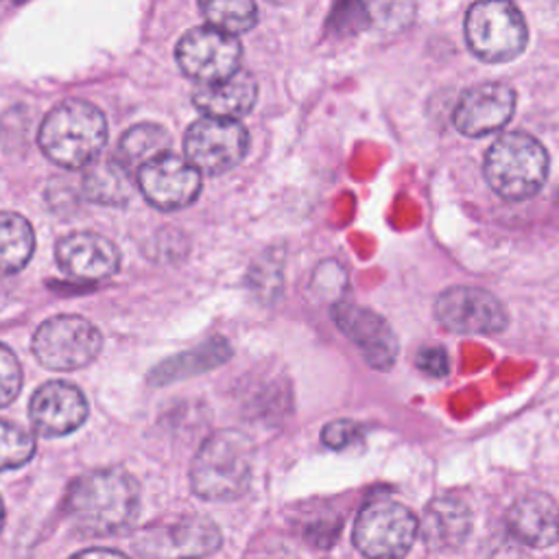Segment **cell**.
Masks as SVG:
<instances>
[{
    "instance_id": "1",
    "label": "cell",
    "mask_w": 559,
    "mask_h": 559,
    "mask_svg": "<svg viewBox=\"0 0 559 559\" xmlns=\"http://www.w3.org/2000/svg\"><path fill=\"white\" fill-rule=\"evenodd\" d=\"M63 511L83 535H118L133 524L140 511V485L122 467L87 472L68 487Z\"/></svg>"
},
{
    "instance_id": "2",
    "label": "cell",
    "mask_w": 559,
    "mask_h": 559,
    "mask_svg": "<svg viewBox=\"0 0 559 559\" xmlns=\"http://www.w3.org/2000/svg\"><path fill=\"white\" fill-rule=\"evenodd\" d=\"M37 140L55 164L83 168L98 159L107 142V120L90 100L66 98L44 116Z\"/></svg>"
},
{
    "instance_id": "3",
    "label": "cell",
    "mask_w": 559,
    "mask_h": 559,
    "mask_svg": "<svg viewBox=\"0 0 559 559\" xmlns=\"http://www.w3.org/2000/svg\"><path fill=\"white\" fill-rule=\"evenodd\" d=\"M253 476V443L240 430L210 435L190 465V487L203 500L227 502L247 493Z\"/></svg>"
},
{
    "instance_id": "4",
    "label": "cell",
    "mask_w": 559,
    "mask_h": 559,
    "mask_svg": "<svg viewBox=\"0 0 559 559\" xmlns=\"http://www.w3.org/2000/svg\"><path fill=\"white\" fill-rule=\"evenodd\" d=\"M483 168L496 194L507 201H522L544 186L548 153L533 135L509 131L489 146Z\"/></svg>"
},
{
    "instance_id": "5",
    "label": "cell",
    "mask_w": 559,
    "mask_h": 559,
    "mask_svg": "<svg viewBox=\"0 0 559 559\" xmlns=\"http://www.w3.org/2000/svg\"><path fill=\"white\" fill-rule=\"evenodd\" d=\"M419 533V520L395 500L378 498L367 502L354 522V546L367 559L404 557Z\"/></svg>"
},
{
    "instance_id": "6",
    "label": "cell",
    "mask_w": 559,
    "mask_h": 559,
    "mask_svg": "<svg viewBox=\"0 0 559 559\" xmlns=\"http://www.w3.org/2000/svg\"><path fill=\"white\" fill-rule=\"evenodd\" d=\"M463 28L469 50L487 63L515 59L528 39L526 22L511 2H474Z\"/></svg>"
},
{
    "instance_id": "7",
    "label": "cell",
    "mask_w": 559,
    "mask_h": 559,
    "mask_svg": "<svg viewBox=\"0 0 559 559\" xmlns=\"http://www.w3.org/2000/svg\"><path fill=\"white\" fill-rule=\"evenodd\" d=\"M100 345L103 338L96 325L79 314L50 317L33 336L35 358L52 371H74L90 365Z\"/></svg>"
},
{
    "instance_id": "8",
    "label": "cell",
    "mask_w": 559,
    "mask_h": 559,
    "mask_svg": "<svg viewBox=\"0 0 559 559\" xmlns=\"http://www.w3.org/2000/svg\"><path fill=\"white\" fill-rule=\"evenodd\" d=\"M223 544L221 528L205 515H183L175 522L153 524L131 539L142 559H201Z\"/></svg>"
},
{
    "instance_id": "9",
    "label": "cell",
    "mask_w": 559,
    "mask_h": 559,
    "mask_svg": "<svg viewBox=\"0 0 559 559\" xmlns=\"http://www.w3.org/2000/svg\"><path fill=\"white\" fill-rule=\"evenodd\" d=\"M249 148V133L238 120L203 116L183 135L186 159L205 175L234 168Z\"/></svg>"
},
{
    "instance_id": "10",
    "label": "cell",
    "mask_w": 559,
    "mask_h": 559,
    "mask_svg": "<svg viewBox=\"0 0 559 559\" xmlns=\"http://www.w3.org/2000/svg\"><path fill=\"white\" fill-rule=\"evenodd\" d=\"M175 59L186 76L203 83L225 81L238 72L242 46L238 37L214 26L190 28L175 48Z\"/></svg>"
},
{
    "instance_id": "11",
    "label": "cell",
    "mask_w": 559,
    "mask_h": 559,
    "mask_svg": "<svg viewBox=\"0 0 559 559\" xmlns=\"http://www.w3.org/2000/svg\"><path fill=\"white\" fill-rule=\"evenodd\" d=\"M435 319L456 334H496L507 325L502 304L476 286H450L435 299Z\"/></svg>"
},
{
    "instance_id": "12",
    "label": "cell",
    "mask_w": 559,
    "mask_h": 559,
    "mask_svg": "<svg viewBox=\"0 0 559 559\" xmlns=\"http://www.w3.org/2000/svg\"><path fill=\"white\" fill-rule=\"evenodd\" d=\"M138 186L151 205L181 210L199 197L201 173L186 157L166 153L138 170Z\"/></svg>"
},
{
    "instance_id": "13",
    "label": "cell",
    "mask_w": 559,
    "mask_h": 559,
    "mask_svg": "<svg viewBox=\"0 0 559 559\" xmlns=\"http://www.w3.org/2000/svg\"><path fill=\"white\" fill-rule=\"evenodd\" d=\"M515 111V92L507 83L487 81L465 90L454 105L452 122L463 135L480 138L502 129Z\"/></svg>"
},
{
    "instance_id": "14",
    "label": "cell",
    "mask_w": 559,
    "mask_h": 559,
    "mask_svg": "<svg viewBox=\"0 0 559 559\" xmlns=\"http://www.w3.org/2000/svg\"><path fill=\"white\" fill-rule=\"evenodd\" d=\"M332 319L373 369L386 371L393 367L397 358V336L386 319L347 301L332 308Z\"/></svg>"
},
{
    "instance_id": "15",
    "label": "cell",
    "mask_w": 559,
    "mask_h": 559,
    "mask_svg": "<svg viewBox=\"0 0 559 559\" xmlns=\"http://www.w3.org/2000/svg\"><path fill=\"white\" fill-rule=\"evenodd\" d=\"M28 415L41 437H61L85 421L87 400L72 382L50 380L31 395Z\"/></svg>"
},
{
    "instance_id": "16",
    "label": "cell",
    "mask_w": 559,
    "mask_h": 559,
    "mask_svg": "<svg viewBox=\"0 0 559 559\" xmlns=\"http://www.w3.org/2000/svg\"><path fill=\"white\" fill-rule=\"evenodd\" d=\"M59 266L74 280L98 282L118 271L120 253L116 245L94 231H74L63 236L55 249Z\"/></svg>"
},
{
    "instance_id": "17",
    "label": "cell",
    "mask_w": 559,
    "mask_h": 559,
    "mask_svg": "<svg viewBox=\"0 0 559 559\" xmlns=\"http://www.w3.org/2000/svg\"><path fill=\"white\" fill-rule=\"evenodd\" d=\"M504 524L515 542L548 548L559 539V507L544 491H526L507 509Z\"/></svg>"
},
{
    "instance_id": "18",
    "label": "cell",
    "mask_w": 559,
    "mask_h": 559,
    "mask_svg": "<svg viewBox=\"0 0 559 559\" xmlns=\"http://www.w3.org/2000/svg\"><path fill=\"white\" fill-rule=\"evenodd\" d=\"M472 531V513L459 498L443 496L428 502L419 518L421 542L437 552L456 550Z\"/></svg>"
},
{
    "instance_id": "19",
    "label": "cell",
    "mask_w": 559,
    "mask_h": 559,
    "mask_svg": "<svg viewBox=\"0 0 559 559\" xmlns=\"http://www.w3.org/2000/svg\"><path fill=\"white\" fill-rule=\"evenodd\" d=\"M255 98H258V83L245 70H238L225 81L203 83L192 94V103L199 111H203L210 118H225V120H236L249 114L255 105Z\"/></svg>"
},
{
    "instance_id": "20",
    "label": "cell",
    "mask_w": 559,
    "mask_h": 559,
    "mask_svg": "<svg viewBox=\"0 0 559 559\" xmlns=\"http://www.w3.org/2000/svg\"><path fill=\"white\" fill-rule=\"evenodd\" d=\"M83 197L100 205H127L133 194V179L116 157L96 159L87 166L81 181Z\"/></svg>"
},
{
    "instance_id": "21",
    "label": "cell",
    "mask_w": 559,
    "mask_h": 559,
    "mask_svg": "<svg viewBox=\"0 0 559 559\" xmlns=\"http://www.w3.org/2000/svg\"><path fill=\"white\" fill-rule=\"evenodd\" d=\"M168 148H170V135L162 124L140 122L122 133L116 148V159L129 170L131 168L140 170L144 164L153 162L155 157L166 155Z\"/></svg>"
},
{
    "instance_id": "22",
    "label": "cell",
    "mask_w": 559,
    "mask_h": 559,
    "mask_svg": "<svg viewBox=\"0 0 559 559\" xmlns=\"http://www.w3.org/2000/svg\"><path fill=\"white\" fill-rule=\"evenodd\" d=\"M35 249L31 223L15 212H0V273H17Z\"/></svg>"
},
{
    "instance_id": "23",
    "label": "cell",
    "mask_w": 559,
    "mask_h": 559,
    "mask_svg": "<svg viewBox=\"0 0 559 559\" xmlns=\"http://www.w3.org/2000/svg\"><path fill=\"white\" fill-rule=\"evenodd\" d=\"M201 11L210 26L227 33V35H240L249 28H253L258 9L253 2L247 0H214V2H203Z\"/></svg>"
},
{
    "instance_id": "24",
    "label": "cell",
    "mask_w": 559,
    "mask_h": 559,
    "mask_svg": "<svg viewBox=\"0 0 559 559\" xmlns=\"http://www.w3.org/2000/svg\"><path fill=\"white\" fill-rule=\"evenodd\" d=\"M35 454V439L15 424L0 419V472L22 467Z\"/></svg>"
},
{
    "instance_id": "25",
    "label": "cell",
    "mask_w": 559,
    "mask_h": 559,
    "mask_svg": "<svg viewBox=\"0 0 559 559\" xmlns=\"http://www.w3.org/2000/svg\"><path fill=\"white\" fill-rule=\"evenodd\" d=\"M22 389V367L15 354L0 343V408L17 397Z\"/></svg>"
},
{
    "instance_id": "26",
    "label": "cell",
    "mask_w": 559,
    "mask_h": 559,
    "mask_svg": "<svg viewBox=\"0 0 559 559\" xmlns=\"http://www.w3.org/2000/svg\"><path fill=\"white\" fill-rule=\"evenodd\" d=\"M415 365L419 371L432 376V378H443L450 371V358L443 347H421L415 354Z\"/></svg>"
},
{
    "instance_id": "27",
    "label": "cell",
    "mask_w": 559,
    "mask_h": 559,
    "mask_svg": "<svg viewBox=\"0 0 559 559\" xmlns=\"http://www.w3.org/2000/svg\"><path fill=\"white\" fill-rule=\"evenodd\" d=\"M358 439V426L349 419H334L321 430V441L332 450H343Z\"/></svg>"
},
{
    "instance_id": "28",
    "label": "cell",
    "mask_w": 559,
    "mask_h": 559,
    "mask_svg": "<svg viewBox=\"0 0 559 559\" xmlns=\"http://www.w3.org/2000/svg\"><path fill=\"white\" fill-rule=\"evenodd\" d=\"M483 559H522L518 546L513 544V537L500 542H489V548L483 546Z\"/></svg>"
},
{
    "instance_id": "29",
    "label": "cell",
    "mask_w": 559,
    "mask_h": 559,
    "mask_svg": "<svg viewBox=\"0 0 559 559\" xmlns=\"http://www.w3.org/2000/svg\"><path fill=\"white\" fill-rule=\"evenodd\" d=\"M68 559H131V557H127L124 552L114 550V548H87Z\"/></svg>"
},
{
    "instance_id": "30",
    "label": "cell",
    "mask_w": 559,
    "mask_h": 559,
    "mask_svg": "<svg viewBox=\"0 0 559 559\" xmlns=\"http://www.w3.org/2000/svg\"><path fill=\"white\" fill-rule=\"evenodd\" d=\"M2 524H4V504L0 500V531H2Z\"/></svg>"
}]
</instances>
